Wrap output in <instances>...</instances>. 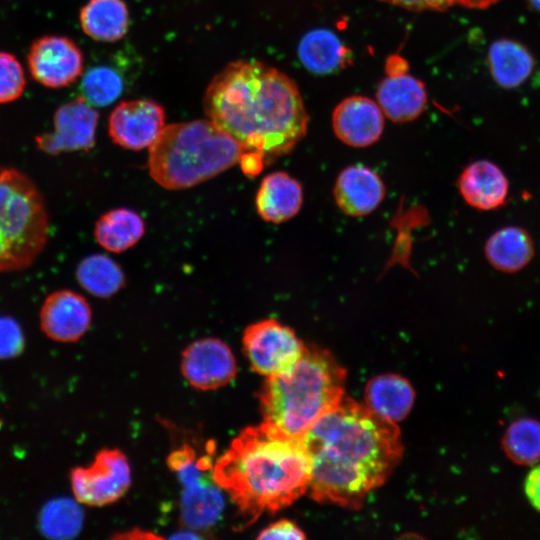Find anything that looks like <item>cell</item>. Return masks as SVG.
<instances>
[{
    "label": "cell",
    "instance_id": "cell-1",
    "mask_svg": "<svg viewBox=\"0 0 540 540\" xmlns=\"http://www.w3.org/2000/svg\"><path fill=\"white\" fill-rule=\"evenodd\" d=\"M310 459V496L359 508L398 464L403 445L395 423L343 396L303 436Z\"/></svg>",
    "mask_w": 540,
    "mask_h": 540
},
{
    "label": "cell",
    "instance_id": "cell-2",
    "mask_svg": "<svg viewBox=\"0 0 540 540\" xmlns=\"http://www.w3.org/2000/svg\"><path fill=\"white\" fill-rule=\"evenodd\" d=\"M203 106L208 119L266 163L304 138L309 115L296 83L258 61H236L210 82Z\"/></svg>",
    "mask_w": 540,
    "mask_h": 540
},
{
    "label": "cell",
    "instance_id": "cell-3",
    "mask_svg": "<svg viewBox=\"0 0 540 540\" xmlns=\"http://www.w3.org/2000/svg\"><path fill=\"white\" fill-rule=\"evenodd\" d=\"M245 524L274 513L300 498L310 483V459L303 437L272 423L245 428L213 467Z\"/></svg>",
    "mask_w": 540,
    "mask_h": 540
},
{
    "label": "cell",
    "instance_id": "cell-4",
    "mask_svg": "<svg viewBox=\"0 0 540 540\" xmlns=\"http://www.w3.org/2000/svg\"><path fill=\"white\" fill-rule=\"evenodd\" d=\"M346 370L325 349L309 346L287 371L267 377L259 393L264 421L303 437L344 396Z\"/></svg>",
    "mask_w": 540,
    "mask_h": 540
},
{
    "label": "cell",
    "instance_id": "cell-5",
    "mask_svg": "<svg viewBox=\"0 0 540 540\" xmlns=\"http://www.w3.org/2000/svg\"><path fill=\"white\" fill-rule=\"evenodd\" d=\"M242 146L211 120L165 126L149 147L151 177L166 189L195 186L240 161Z\"/></svg>",
    "mask_w": 540,
    "mask_h": 540
},
{
    "label": "cell",
    "instance_id": "cell-6",
    "mask_svg": "<svg viewBox=\"0 0 540 540\" xmlns=\"http://www.w3.org/2000/svg\"><path fill=\"white\" fill-rule=\"evenodd\" d=\"M48 215L35 184L22 172L0 168V273L29 267L48 238Z\"/></svg>",
    "mask_w": 540,
    "mask_h": 540
},
{
    "label": "cell",
    "instance_id": "cell-7",
    "mask_svg": "<svg viewBox=\"0 0 540 540\" xmlns=\"http://www.w3.org/2000/svg\"><path fill=\"white\" fill-rule=\"evenodd\" d=\"M74 499L87 506H105L119 500L131 484V469L118 449L98 451L91 464L70 470Z\"/></svg>",
    "mask_w": 540,
    "mask_h": 540
},
{
    "label": "cell",
    "instance_id": "cell-8",
    "mask_svg": "<svg viewBox=\"0 0 540 540\" xmlns=\"http://www.w3.org/2000/svg\"><path fill=\"white\" fill-rule=\"evenodd\" d=\"M242 343L252 370L266 377L290 369L306 348L293 329L273 318L248 326Z\"/></svg>",
    "mask_w": 540,
    "mask_h": 540
},
{
    "label": "cell",
    "instance_id": "cell-9",
    "mask_svg": "<svg viewBox=\"0 0 540 540\" xmlns=\"http://www.w3.org/2000/svg\"><path fill=\"white\" fill-rule=\"evenodd\" d=\"M27 60L32 77L49 88L72 84L81 75L84 62L82 52L73 40L56 35L35 40Z\"/></svg>",
    "mask_w": 540,
    "mask_h": 540
},
{
    "label": "cell",
    "instance_id": "cell-10",
    "mask_svg": "<svg viewBox=\"0 0 540 540\" xmlns=\"http://www.w3.org/2000/svg\"><path fill=\"white\" fill-rule=\"evenodd\" d=\"M98 113L82 98L60 106L54 128L36 137L37 148L50 154L88 150L95 144Z\"/></svg>",
    "mask_w": 540,
    "mask_h": 540
},
{
    "label": "cell",
    "instance_id": "cell-11",
    "mask_svg": "<svg viewBox=\"0 0 540 540\" xmlns=\"http://www.w3.org/2000/svg\"><path fill=\"white\" fill-rule=\"evenodd\" d=\"M181 371L186 380L200 390L227 385L236 375V362L230 348L216 338L199 339L182 353Z\"/></svg>",
    "mask_w": 540,
    "mask_h": 540
},
{
    "label": "cell",
    "instance_id": "cell-12",
    "mask_svg": "<svg viewBox=\"0 0 540 540\" xmlns=\"http://www.w3.org/2000/svg\"><path fill=\"white\" fill-rule=\"evenodd\" d=\"M165 112L156 102L120 103L109 117V135L119 146L132 150L150 147L165 127Z\"/></svg>",
    "mask_w": 540,
    "mask_h": 540
},
{
    "label": "cell",
    "instance_id": "cell-13",
    "mask_svg": "<svg viewBox=\"0 0 540 540\" xmlns=\"http://www.w3.org/2000/svg\"><path fill=\"white\" fill-rule=\"evenodd\" d=\"M91 318L89 303L82 295L70 290L51 293L39 313L41 331L60 343L78 341L89 329Z\"/></svg>",
    "mask_w": 540,
    "mask_h": 540
},
{
    "label": "cell",
    "instance_id": "cell-14",
    "mask_svg": "<svg viewBox=\"0 0 540 540\" xmlns=\"http://www.w3.org/2000/svg\"><path fill=\"white\" fill-rule=\"evenodd\" d=\"M332 127L336 137L344 144L363 148L379 140L384 129V114L377 102L354 95L335 107Z\"/></svg>",
    "mask_w": 540,
    "mask_h": 540
},
{
    "label": "cell",
    "instance_id": "cell-15",
    "mask_svg": "<svg viewBox=\"0 0 540 540\" xmlns=\"http://www.w3.org/2000/svg\"><path fill=\"white\" fill-rule=\"evenodd\" d=\"M385 193V185L379 174L362 164L344 168L333 188L336 205L351 217L372 213L384 200Z\"/></svg>",
    "mask_w": 540,
    "mask_h": 540
},
{
    "label": "cell",
    "instance_id": "cell-16",
    "mask_svg": "<svg viewBox=\"0 0 540 540\" xmlns=\"http://www.w3.org/2000/svg\"><path fill=\"white\" fill-rule=\"evenodd\" d=\"M458 188L468 205L478 210L490 211L505 204L509 183L495 163L481 159L464 168L458 178Z\"/></svg>",
    "mask_w": 540,
    "mask_h": 540
},
{
    "label": "cell",
    "instance_id": "cell-17",
    "mask_svg": "<svg viewBox=\"0 0 540 540\" xmlns=\"http://www.w3.org/2000/svg\"><path fill=\"white\" fill-rule=\"evenodd\" d=\"M376 98L383 114L394 122L416 119L427 104L424 84L407 72L384 78L378 85Z\"/></svg>",
    "mask_w": 540,
    "mask_h": 540
},
{
    "label": "cell",
    "instance_id": "cell-18",
    "mask_svg": "<svg viewBox=\"0 0 540 540\" xmlns=\"http://www.w3.org/2000/svg\"><path fill=\"white\" fill-rule=\"evenodd\" d=\"M302 203L301 184L283 171L265 176L256 195V208L260 217L276 224L293 218L300 211Z\"/></svg>",
    "mask_w": 540,
    "mask_h": 540
},
{
    "label": "cell",
    "instance_id": "cell-19",
    "mask_svg": "<svg viewBox=\"0 0 540 540\" xmlns=\"http://www.w3.org/2000/svg\"><path fill=\"white\" fill-rule=\"evenodd\" d=\"M366 406L381 418L396 423L411 411L415 391L401 375L386 373L372 378L365 388Z\"/></svg>",
    "mask_w": 540,
    "mask_h": 540
},
{
    "label": "cell",
    "instance_id": "cell-20",
    "mask_svg": "<svg viewBox=\"0 0 540 540\" xmlns=\"http://www.w3.org/2000/svg\"><path fill=\"white\" fill-rule=\"evenodd\" d=\"M489 264L504 273H515L526 267L535 254L534 242L522 227L508 226L494 232L484 248Z\"/></svg>",
    "mask_w": 540,
    "mask_h": 540
},
{
    "label": "cell",
    "instance_id": "cell-21",
    "mask_svg": "<svg viewBox=\"0 0 540 540\" xmlns=\"http://www.w3.org/2000/svg\"><path fill=\"white\" fill-rule=\"evenodd\" d=\"M80 24L94 40L114 42L128 30V9L122 0H89L80 11Z\"/></svg>",
    "mask_w": 540,
    "mask_h": 540
},
{
    "label": "cell",
    "instance_id": "cell-22",
    "mask_svg": "<svg viewBox=\"0 0 540 540\" xmlns=\"http://www.w3.org/2000/svg\"><path fill=\"white\" fill-rule=\"evenodd\" d=\"M348 52L338 36L325 28L310 30L298 46V56L303 66L320 75L333 73L342 67Z\"/></svg>",
    "mask_w": 540,
    "mask_h": 540
},
{
    "label": "cell",
    "instance_id": "cell-23",
    "mask_svg": "<svg viewBox=\"0 0 540 540\" xmlns=\"http://www.w3.org/2000/svg\"><path fill=\"white\" fill-rule=\"evenodd\" d=\"M488 65L497 84L514 88L528 78L534 62L523 45L513 40L500 39L493 42L489 48Z\"/></svg>",
    "mask_w": 540,
    "mask_h": 540
},
{
    "label": "cell",
    "instance_id": "cell-24",
    "mask_svg": "<svg viewBox=\"0 0 540 540\" xmlns=\"http://www.w3.org/2000/svg\"><path fill=\"white\" fill-rule=\"evenodd\" d=\"M145 231L142 218L134 211L118 208L103 214L95 224L96 241L106 250L120 253L136 244Z\"/></svg>",
    "mask_w": 540,
    "mask_h": 540
},
{
    "label": "cell",
    "instance_id": "cell-25",
    "mask_svg": "<svg viewBox=\"0 0 540 540\" xmlns=\"http://www.w3.org/2000/svg\"><path fill=\"white\" fill-rule=\"evenodd\" d=\"M218 487L208 480L183 488L181 515L186 525L202 529L217 522L224 507Z\"/></svg>",
    "mask_w": 540,
    "mask_h": 540
},
{
    "label": "cell",
    "instance_id": "cell-26",
    "mask_svg": "<svg viewBox=\"0 0 540 540\" xmlns=\"http://www.w3.org/2000/svg\"><path fill=\"white\" fill-rule=\"evenodd\" d=\"M76 277L85 290L101 298L114 295L124 285V274L120 266L102 254L84 258L77 266Z\"/></svg>",
    "mask_w": 540,
    "mask_h": 540
},
{
    "label": "cell",
    "instance_id": "cell-27",
    "mask_svg": "<svg viewBox=\"0 0 540 540\" xmlns=\"http://www.w3.org/2000/svg\"><path fill=\"white\" fill-rule=\"evenodd\" d=\"M503 449L507 457L520 465H532L540 460V422L523 418L506 430Z\"/></svg>",
    "mask_w": 540,
    "mask_h": 540
},
{
    "label": "cell",
    "instance_id": "cell-28",
    "mask_svg": "<svg viewBox=\"0 0 540 540\" xmlns=\"http://www.w3.org/2000/svg\"><path fill=\"white\" fill-rule=\"evenodd\" d=\"M124 83L120 74L110 66H96L83 76L80 91L82 99L89 105L103 107L117 100Z\"/></svg>",
    "mask_w": 540,
    "mask_h": 540
},
{
    "label": "cell",
    "instance_id": "cell-29",
    "mask_svg": "<svg viewBox=\"0 0 540 540\" xmlns=\"http://www.w3.org/2000/svg\"><path fill=\"white\" fill-rule=\"evenodd\" d=\"M82 524L79 507L69 500L52 501L44 507L40 517L42 533L54 538L75 536Z\"/></svg>",
    "mask_w": 540,
    "mask_h": 540
},
{
    "label": "cell",
    "instance_id": "cell-30",
    "mask_svg": "<svg viewBox=\"0 0 540 540\" xmlns=\"http://www.w3.org/2000/svg\"><path fill=\"white\" fill-rule=\"evenodd\" d=\"M25 75L17 58L7 52H0V103L18 99L25 88Z\"/></svg>",
    "mask_w": 540,
    "mask_h": 540
},
{
    "label": "cell",
    "instance_id": "cell-31",
    "mask_svg": "<svg viewBox=\"0 0 540 540\" xmlns=\"http://www.w3.org/2000/svg\"><path fill=\"white\" fill-rule=\"evenodd\" d=\"M25 348V338L18 322L9 316H0V360L19 356Z\"/></svg>",
    "mask_w": 540,
    "mask_h": 540
},
{
    "label": "cell",
    "instance_id": "cell-32",
    "mask_svg": "<svg viewBox=\"0 0 540 540\" xmlns=\"http://www.w3.org/2000/svg\"><path fill=\"white\" fill-rule=\"evenodd\" d=\"M305 533L292 521L278 520L264 528L257 539H304Z\"/></svg>",
    "mask_w": 540,
    "mask_h": 540
},
{
    "label": "cell",
    "instance_id": "cell-33",
    "mask_svg": "<svg viewBox=\"0 0 540 540\" xmlns=\"http://www.w3.org/2000/svg\"><path fill=\"white\" fill-rule=\"evenodd\" d=\"M411 11H444L450 7L447 0H380Z\"/></svg>",
    "mask_w": 540,
    "mask_h": 540
},
{
    "label": "cell",
    "instance_id": "cell-34",
    "mask_svg": "<svg viewBox=\"0 0 540 540\" xmlns=\"http://www.w3.org/2000/svg\"><path fill=\"white\" fill-rule=\"evenodd\" d=\"M524 490L531 505L540 512V465L528 473Z\"/></svg>",
    "mask_w": 540,
    "mask_h": 540
},
{
    "label": "cell",
    "instance_id": "cell-35",
    "mask_svg": "<svg viewBox=\"0 0 540 540\" xmlns=\"http://www.w3.org/2000/svg\"><path fill=\"white\" fill-rule=\"evenodd\" d=\"M239 162L243 172L250 177L261 172L266 164V161L262 156L253 152H244Z\"/></svg>",
    "mask_w": 540,
    "mask_h": 540
},
{
    "label": "cell",
    "instance_id": "cell-36",
    "mask_svg": "<svg viewBox=\"0 0 540 540\" xmlns=\"http://www.w3.org/2000/svg\"><path fill=\"white\" fill-rule=\"evenodd\" d=\"M451 5L458 4L466 8L471 9H485L493 4H496L499 0H447Z\"/></svg>",
    "mask_w": 540,
    "mask_h": 540
},
{
    "label": "cell",
    "instance_id": "cell-37",
    "mask_svg": "<svg viewBox=\"0 0 540 540\" xmlns=\"http://www.w3.org/2000/svg\"><path fill=\"white\" fill-rule=\"evenodd\" d=\"M386 71L388 75L407 72V63L400 57L392 56L387 60Z\"/></svg>",
    "mask_w": 540,
    "mask_h": 540
},
{
    "label": "cell",
    "instance_id": "cell-38",
    "mask_svg": "<svg viewBox=\"0 0 540 540\" xmlns=\"http://www.w3.org/2000/svg\"><path fill=\"white\" fill-rule=\"evenodd\" d=\"M153 537H156L158 538V536H155L153 535L152 533L150 532H144L142 530H139V529H134L133 531H130L124 535H119L118 538H153Z\"/></svg>",
    "mask_w": 540,
    "mask_h": 540
},
{
    "label": "cell",
    "instance_id": "cell-39",
    "mask_svg": "<svg viewBox=\"0 0 540 540\" xmlns=\"http://www.w3.org/2000/svg\"><path fill=\"white\" fill-rule=\"evenodd\" d=\"M172 538H199V535L195 533H191L190 531L180 532L179 534H175L172 536Z\"/></svg>",
    "mask_w": 540,
    "mask_h": 540
},
{
    "label": "cell",
    "instance_id": "cell-40",
    "mask_svg": "<svg viewBox=\"0 0 540 540\" xmlns=\"http://www.w3.org/2000/svg\"><path fill=\"white\" fill-rule=\"evenodd\" d=\"M528 2L534 9L540 11V0H528Z\"/></svg>",
    "mask_w": 540,
    "mask_h": 540
}]
</instances>
